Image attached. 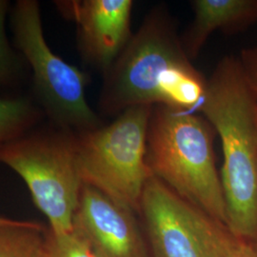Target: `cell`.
Returning <instances> with one entry per match:
<instances>
[{"label":"cell","mask_w":257,"mask_h":257,"mask_svg":"<svg viewBox=\"0 0 257 257\" xmlns=\"http://www.w3.org/2000/svg\"><path fill=\"white\" fill-rule=\"evenodd\" d=\"M44 112L27 96H0V147L33 131Z\"/></svg>","instance_id":"12"},{"label":"cell","mask_w":257,"mask_h":257,"mask_svg":"<svg viewBox=\"0 0 257 257\" xmlns=\"http://www.w3.org/2000/svg\"><path fill=\"white\" fill-rule=\"evenodd\" d=\"M252 91L257 94V49H244L238 57Z\"/></svg>","instance_id":"15"},{"label":"cell","mask_w":257,"mask_h":257,"mask_svg":"<svg viewBox=\"0 0 257 257\" xmlns=\"http://www.w3.org/2000/svg\"><path fill=\"white\" fill-rule=\"evenodd\" d=\"M154 107L124 110L109 125L74 135L83 183L134 211L154 176L147 161V137Z\"/></svg>","instance_id":"4"},{"label":"cell","mask_w":257,"mask_h":257,"mask_svg":"<svg viewBox=\"0 0 257 257\" xmlns=\"http://www.w3.org/2000/svg\"><path fill=\"white\" fill-rule=\"evenodd\" d=\"M73 232L96 257H147L132 211L88 184H83Z\"/></svg>","instance_id":"9"},{"label":"cell","mask_w":257,"mask_h":257,"mask_svg":"<svg viewBox=\"0 0 257 257\" xmlns=\"http://www.w3.org/2000/svg\"><path fill=\"white\" fill-rule=\"evenodd\" d=\"M192 4L194 19L181 38L191 59L213 32L238 31L257 21V0H195Z\"/></svg>","instance_id":"10"},{"label":"cell","mask_w":257,"mask_h":257,"mask_svg":"<svg viewBox=\"0 0 257 257\" xmlns=\"http://www.w3.org/2000/svg\"><path fill=\"white\" fill-rule=\"evenodd\" d=\"M9 2L0 0V86H10L19 79L21 63L19 56L11 48L5 32V19Z\"/></svg>","instance_id":"13"},{"label":"cell","mask_w":257,"mask_h":257,"mask_svg":"<svg viewBox=\"0 0 257 257\" xmlns=\"http://www.w3.org/2000/svg\"><path fill=\"white\" fill-rule=\"evenodd\" d=\"M252 244H253V247H254V248H255V250H256L257 251V240L256 241H255V242H253Z\"/></svg>","instance_id":"18"},{"label":"cell","mask_w":257,"mask_h":257,"mask_svg":"<svg viewBox=\"0 0 257 257\" xmlns=\"http://www.w3.org/2000/svg\"><path fill=\"white\" fill-rule=\"evenodd\" d=\"M46 231L32 221L0 226V257H48Z\"/></svg>","instance_id":"11"},{"label":"cell","mask_w":257,"mask_h":257,"mask_svg":"<svg viewBox=\"0 0 257 257\" xmlns=\"http://www.w3.org/2000/svg\"><path fill=\"white\" fill-rule=\"evenodd\" d=\"M225 257H257V251L252 243L239 240Z\"/></svg>","instance_id":"16"},{"label":"cell","mask_w":257,"mask_h":257,"mask_svg":"<svg viewBox=\"0 0 257 257\" xmlns=\"http://www.w3.org/2000/svg\"><path fill=\"white\" fill-rule=\"evenodd\" d=\"M140 210L154 257H225L241 239L153 176Z\"/></svg>","instance_id":"7"},{"label":"cell","mask_w":257,"mask_h":257,"mask_svg":"<svg viewBox=\"0 0 257 257\" xmlns=\"http://www.w3.org/2000/svg\"><path fill=\"white\" fill-rule=\"evenodd\" d=\"M256 119H257V110H256Z\"/></svg>","instance_id":"19"},{"label":"cell","mask_w":257,"mask_h":257,"mask_svg":"<svg viewBox=\"0 0 257 257\" xmlns=\"http://www.w3.org/2000/svg\"><path fill=\"white\" fill-rule=\"evenodd\" d=\"M207 80L192 64L163 7L153 10L105 74L99 107L108 115L137 106L199 109Z\"/></svg>","instance_id":"1"},{"label":"cell","mask_w":257,"mask_h":257,"mask_svg":"<svg viewBox=\"0 0 257 257\" xmlns=\"http://www.w3.org/2000/svg\"><path fill=\"white\" fill-rule=\"evenodd\" d=\"M257 94L238 57L226 56L207 80L198 109L222 143L221 184L227 228L236 238L257 240Z\"/></svg>","instance_id":"2"},{"label":"cell","mask_w":257,"mask_h":257,"mask_svg":"<svg viewBox=\"0 0 257 257\" xmlns=\"http://www.w3.org/2000/svg\"><path fill=\"white\" fill-rule=\"evenodd\" d=\"M48 257H96L73 231L56 234L47 228Z\"/></svg>","instance_id":"14"},{"label":"cell","mask_w":257,"mask_h":257,"mask_svg":"<svg viewBox=\"0 0 257 257\" xmlns=\"http://www.w3.org/2000/svg\"><path fill=\"white\" fill-rule=\"evenodd\" d=\"M74 133L52 125L33 130L0 147V163L24 180L33 201L56 234L73 231L83 180Z\"/></svg>","instance_id":"5"},{"label":"cell","mask_w":257,"mask_h":257,"mask_svg":"<svg viewBox=\"0 0 257 257\" xmlns=\"http://www.w3.org/2000/svg\"><path fill=\"white\" fill-rule=\"evenodd\" d=\"M58 12L77 27L86 62L107 74L131 39L132 0L55 1Z\"/></svg>","instance_id":"8"},{"label":"cell","mask_w":257,"mask_h":257,"mask_svg":"<svg viewBox=\"0 0 257 257\" xmlns=\"http://www.w3.org/2000/svg\"><path fill=\"white\" fill-rule=\"evenodd\" d=\"M213 128L191 111L155 106L147 137V161L154 176L186 201L227 227Z\"/></svg>","instance_id":"3"},{"label":"cell","mask_w":257,"mask_h":257,"mask_svg":"<svg viewBox=\"0 0 257 257\" xmlns=\"http://www.w3.org/2000/svg\"><path fill=\"white\" fill-rule=\"evenodd\" d=\"M18 220L15 219H11V218H5V217H1L0 216V226H5V225H11L16 223Z\"/></svg>","instance_id":"17"},{"label":"cell","mask_w":257,"mask_h":257,"mask_svg":"<svg viewBox=\"0 0 257 257\" xmlns=\"http://www.w3.org/2000/svg\"><path fill=\"white\" fill-rule=\"evenodd\" d=\"M11 27L15 45L33 72L38 105L52 125L74 134L101 127L86 99L89 75L48 46L38 2L19 0L11 14Z\"/></svg>","instance_id":"6"}]
</instances>
